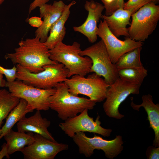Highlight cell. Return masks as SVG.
Here are the masks:
<instances>
[{
	"instance_id": "1",
	"label": "cell",
	"mask_w": 159,
	"mask_h": 159,
	"mask_svg": "<svg viewBox=\"0 0 159 159\" xmlns=\"http://www.w3.org/2000/svg\"><path fill=\"white\" fill-rule=\"evenodd\" d=\"M18 45L14 52L6 54L5 58L31 72H41L44 70V65L57 62L50 59L49 49L44 42H40L37 37L22 39Z\"/></svg>"
},
{
	"instance_id": "2",
	"label": "cell",
	"mask_w": 159,
	"mask_h": 159,
	"mask_svg": "<svg viewBox=\"0 0 159 159\" xmlns=\"http://www.w3.org/2000/svg\"><path fill=\"white\" fill-rule=\"evenodd\" d=\"M55 92L49 98V107L57 112L59 118L65 120L74 117L85 109H93L96 102L90 99L71 94L64 82L55 86Z\"/></svg>"
},
{
	"instance_id": "3",
	"label": "cell",
	"mask_w": 159,
	"mask_h": 159,
	"mask_svg": "<svg viewBox=\"0 0 159 159\" xmlns=\"http://www.w3.org/2000/svg\"><path fill=\"white\" fill-rule=\"evenodd\" d=\"M81 50L80 44L77 42L72 45L60 42L49 49L50 58L63 64L68 70V78L76 74L85 76L90 72L92 62L89 57L81 55Z\"/></svg>"
},
{
	"instance_id": "4",
	"label": "cell",
	"mask_w": 159,
	"mask_h": 159,
	"mask_svg": "<svg viewBox=\"0 0 159 159\" xmlns=\"http://www.w3.org/2000/svg\"><path fill=\"white\" fill-rule=\"evenodd\" d=\"M16 66V80L42 89L54 88L58 83L64 82L69 74L68 70L58 62L44 65V70L37 73L31 72L19 64Z\"/></svg>"
},
{
	"instance_id": "5",
	"label": "cell",
	"mask_w": 159,
	"mask_h": 159,
	"mask_svg": "<svg viewBox=\"0 0 159 159\" xmlns=\"http://www.w3.org/2000/svg\"><path fill=\"white\" fill-rule=\"evenodd\" d=\"M64 82L72 94L77 96L79 94L85 95L96 102H102L105 99L110 86L104 79L94 72L87 77L74 75L70 79L67 78Z\"/></svg>"
},
{
	"instance_id": "6",
	"label": "cell",
	"mask_w": 159,
	"mask_h": 159,
	"mask_svg": "<svg viewBox=\"0 0 159 159\" xmlns=\"http://www.w3.org/2000/svg\"><path fill=\"white\" fill-rule=\"evenodd\" d=\"M132 21L128 28L129 37L143 42L148 39L156 27L159 20V6L150 2L131 16Z\"/></svg>"
},
{
	"instance_id": "7",
	"label": "cell",
	"mask_w": 159,
	"mask_h": 159,
	"mask_svg": "<svg viewBox=\"0 0 159 159\" xmlns=\"http://www.w3.org/2000/svg\"><path fill=\"white\" fill-rule=\"evenodd\" d=\"M6 87L14 96L25 100L29 112L37 110L47 111L50 109L49 99L56 91L55 88L44 89L26 85L18 80L6 82Z\"/></svg>"
},
{
	"instance_id": "8",
	"label": "cell",
	"mask_w": 159,
	"mask_h": 159,
	"mask_svg": "<svg viewBox=\"0 0 159 159\" xmlns=\"http://www.w3.org/2000/svg\"><path fill=\"white\" fill-rule=\"evenodd\" d=\"M78 146L79 153L86 157H90L95 149L101 150L106 157L113 159L121 153L123 149L122 137L117 135L111 140H104L102 137L95 134L92 138L87 136L83 132L77 133L72 138Z\"/></svg>"
},
{
	"instance_id": "9",
	"label": "cell",
	"mask_w": 159,
	"mask_h": 159,
	"mask_svg": "<svg viewBox=\"0 0 159 159\" xmlns=\"http://www.w3.org/2000/svg\"><path fill=\"white\" fill-rule=\"evenodd\" d=\"M80 54L87 56L92 60V64L90 72H93L104 78L110 85L119 76L115 64L111 61L105 45L102 40L81 50Z\"/></svg>"
},
{
	"instance_id": "10",
	"label": "cell",
	"mask_w": 159,
	"mask_h": 159,
	"mask_svg": "<svg viewBox=\"0 0 159 159\" xmlns=\"http://www.w3.org/2000/svg\"><path fill=\"white\" fill-rule=\"evenodd\" d=\"M141 85L119 77L108 89L106 100L103 105L106 114L116 119L124 117V115L119 112L120 105L130 95L139 94Z\"/></svg>"
},
{
	"instance_id": "11",
	"label": "cell",
	"mask_w": 159,
	"mask_h": 159,
	"mask_svg": "<svg viewBox=\"0 0 159 159\" xmlns=\"http://www.w3.org/2000/svg\"><path fill=\"white\" fill-rule=\"evenodd\" d=\"M97 34L103 41L112 62L115 64L122 55L135 48L142 47L143 42L133 40L129 37L122 41L119 39L110 31L105 21H100Z\"/></svg>"
},
{
	"instance_id": "12",
	"label": "cell",
	"mask_w": 159,
	"mask_h": 159,
	"mask_svg": "<svg viewBox=\"0 0 159 159\" xmlns=\"http://www.w3.org/2000/svg\"><path fill=\"white\" fill-rule=\"evenodd\" d=\"M88 109H85L78 115L68 118L60 123L59 126L67 136L72 138L77 133L87 132L109 137L112 132L110 129H106L101 125L100 116L98 115L95 121L88 114Z\"/></svg>"
},
{
	"instance_id": "13",
	"label": "cell",
	"mask_w": 159,
	"mask_h": 159,
	"mask_svg": "<svg viewBox=\"0 0 159 159\" xmlns=\"http://www.w3.org/2000/svg\"><path fill=\"white\" fill-rule=\"evenodd\" d=\"M34 140L21 152L25 159H54L60 152L68 149V144L57 143L35 133Z\"/></svg>"
},
{
	"instance_id": "14",
	"label": "cell",
	"mask_w": 159,
	"mask_h": 159,
	"mask_svg": "<svg viewBox=\"0 0 159 159\" xmlns=\"http://www.w3.org/2000/svg\"><path fill=\"white\" fill-rule=\"evenodd\" d=\"M84 6L88 12L87 17L83 24L73 27V29L85 36L89 42L94 43L97 39V23L101 18L104 7L102 4L93 0L86 1Z\"/></svg>"
},
{
	"instance_id": "15",
	"label": "cell",
	"mask_w": 159,
	"mask_h": 159,
	"mask_svg": "<svg viewBox=\"0 0 159 159\" xmlns=\"http://www.w3.org/2000/svg\"><path fill=\"white\" fill-rule=\"evenodd\" d=\"M66 4L62 0L54 1L52 4H46L39 7L40 17L43 24L35 32V37L44 42L48 36L50 29L62 15Z\"/></svg>"
},
{
	"instance_id": "16",
	"label": "cell",
	"mask_w": 159,
	"mask_h": 159,
	"mask_svg": "<svg viewBox=\"0 0 159 159\" xmlns=\"http://www.w3.org/2000/svg\"><path fill=\"white\" fill-rule=\"evenodd\" d=\"M50 124V121L43 117L40 111L37 110L31 117H23L17 122V125L18 131L34 132L51 140L56 141L48 130Z\"/></svg>"
},
{
	"instance_id": "17",
	"label": "cell",
	"mask_w": 159,
	"mask_h": 159,
	"mask_svg": "<svg viewBox=\"0 0 159 159\" xmlns=\"http://www.w3.org/2000/svg\"><path fill=\"white\" fill-rule=\"evenodd\" d=\"M133 13L131 10L119 9L110 16L102 15L101 18L106 22L111 32L117 37H129L127 26L130 25V18Z\"/></svg>"
},
{
	"instance_id": "18",
	"label": "cell",
	"mask_w": 159,
	"mask_h": 159,
	"mask_svg": "<svg viewBox=\"0 0 159 159\" xmlns=\"http://www.w3.org/2000/svg\"><path fill=\"white\" fill-rule=\"evenodd\" d=\"M131 107L135 110L139 111V109L143 107L148 115L147 119L150 126L154 130L155 137L153 141V145L159 147V104H155L153 101L152 96L148 94L142 97V102L140 105H136L132 101L133 98H131Z\"/></svg>"
},
{
	"instance_id": "19",
	"label": "cell",
	"mask_w": 159,
	"mask_h": 159,
	"mask_svg": "<svg viewBox=\"0 0 159 159\" xmlns=\"http://www.w3.org/2000/svg\"><path fill=\"white\" fill-rule=\"evenodd\" d=\"M76 3L73 0L68 4H66L62 15L51 27L49 34L44 42L49 49L64 39L66 34L65 24L69 16L71 7Z\"/></svg>"
},
{
	"instance_id": "20",
	"label": "cell",
	"mask_w": 159,
	"mask_h": 159,
	"mask_svg": "<svg viewBox=\"0 0 159 159\" xmlns=\"http://www.w3.org/2000/svg\"><path fill=\"white\" fill-rule=\"evenodd\" d=\"M4 137L6 142V144L9 155L16 151L21 152L26 146L30 145L34 140L33 132L26 133L19 131L15 132L12 129Z\"/></svg>"
},
{
	"instance_id": "21",
	"label": "cell",
	"mask_w": 159,
	"mask_h": 159,
	"mask_svg": "<svg viewBox=\"0 0 159 159\" xmlns=\"http://www.w3.org/2000/svg\"><path fill=\"white\" fill-rule=\"evenodd\" d=\"M27 102L24 99H20L18 104L10 112L6 117L4 125L1 129V139L15 124L29 113L26 109Z\"/></svg>"
},
{
	"instance_id": "22",
	"label": "cell",
	"mask_w": 159,
	"mask_h": 159,
	"mask_svg": "<svg viewBox=\"0 0 159 159\" xmlns=\"http://www.w3.org/2000/svg\"><path fill=\"white\" fill-rule=\"evenodd\" d=\"M142 49V47H138L121 56L115 64L118 70L125 68L143 67L140 58Z\"/></svg>"
},
{
	"instance_id": "23",
	"label": "cell",
	"mask_w": 159,
	"mask_h": 159,
	"mask_svg": "<svg viewBox=\"0 0 159 159\" xmlns=\"http://www.w3.org/2000/svg\"><path fill=\"white\" fill-rule=\"evenodd\" d=\"M20 99L5 89L0 90V128L3 120L18 104Z\"/></svg>"
},
{
	"instance_id": "24",
	"label": "cell",
	"mask_w": 159,
	"mask_h": 159,
	"mask_svg": "<svg viewBox=\"0 0 159 159\" xmlns=\"http://www.w3.org/2000/svg\"><path fill=\"white\" fill-rule=\"evenodd\" d=\"M119 77L123 79L141 85L148 75L147 71L143 67L140 68H128L118 70Z\"/></svg>"
},
{
	"instance_id": "25",
	"label": "cell",
	"mask_w": 159,
	"mask_h": 159,
	"mask_svg": "<svg viewBox=\"0 0 159 159\" xmlns=\"http://www.w3.org/2000/svg\"><path fill=\"white\" fill-rule=\"evenodd\" d=\"M105 9V15L110 16L119 9H123L124 0H100Z\"/></svg>"
},
{
	"instance_id": "26",
	"label": "cell",
	"mask_w": 159,
	"mask_h": 159,
	"mask_svg": "<svg viewBox=\"0 0 159 159\" xmlns=\"http://www.w3.org/2000/svg\"><path fill=\"white\" fill-rule=\"evenodd\" d=\"M150 2V0H128L125 2L123 9L131 11L133 13L145 5Z\"/></svg>"
},
{
	"instance_id": "27",
	"label": "cell",
	"mask_w": 159,
	"mask_h": 159,
	"mask_svg": "<svg viewBox=\"0 0 159 159\" xmlns=\"http://www.w3.org/2000/svg\"><path fill=\"white\" fill-rule=\"evenodd\" d=\"M17 72L16 66H14L10 69H6L0 65V72L4 75L6 78V81L11 82L16 80Z\"/></svg>"
},
{
	"instance_id": "28",
	"label": "cell",
	"mask_w": 159,
	"mask_h": 159,
	"mask_svg": "<svg viewBox=\"0 0 159 159\" xmlns=\"http://www.w3.org/2000/svg\"><path fill=\"white\" fill-rule=\"evenodd\" d=\"M146 155L147 159H159V147L149 146L146 150Z\"/></svg>"
},
{
	"instance_id": "29",
	"label": "cell",
	"mask_w": 159,
	"mask_h": 159,
	"mask_svg": "<svg viewBox=\"0 0 159 159\" xmlns=\"http://www.w3.org/2000/svg\"><path fill=\"white\" fill-rule=\"evenodd\" d=\"M41 17L33 16L28 19L29 24L32 26L39 28L43 24V21Z\"/></svg>"
},
{
	"instance_id": "30",
	"label": "cell",
	"mask_w": 159,
	"mask_h": 159,
	"mask_svg": "<svg viewBox=\"0 0 159 159\" xmlns=\"http://www.w3.org/2000/svg\"><path fill=\"white\" fill-rule=\"evenodd\" d=\"M49 0H34L30 5L29 13L31 12L37 7H40L42 5L47 4Z\"/></svg>"
},
{
	"instance_id": "31",
	"label": "cell",
	"mask_w": 159,
	"mask_h": 159,
	"mask_svg": "<svg viewBox=\"0 0 159 159\" xmlns=\"http://www.w3.org/2000/svg\"><path fill=\"white\" fill-rule=\"evenodd\" d=\"M9 155L8 154L6 143H4L2 146V148L0 151V159H2L4 157L9 159Z\"/></svg>"
},
{
	"instance_id": "32",
	"label": "cell",
	"mask_w": 159,
	"mask_h": 159,
	"mask_svg": "<svg viewBox=\"0 0 159 159\" xmlns=\"http://www.w3.org/2000/svg\"><path fill=\"white\" fill-rule=\"evenodd\" d=\"M3 74L0 72V87H4L6 86V81L3 79Z\"/></svg>"
},
{
	"instance_id": "33",
	"label": "cell",
	"mask_w": 159,
	"mask_h": 159,
	"mask_svg": "<svg viewBox=\"0 0 159 159\" xmlns=\"http://www.w3.org/2000/svg\"><path fill=\"white\" fill-rule=\"evenodd\" d=\"M159 0H150V2L155 4L159 2Z\"/></svg>"
},
{
	"instance_id": "34",
	"label": "cell",
	"mask_w": 159,
	"mask_h": 159,
	"mask_svg": "<svg viewBox=\"0 0 159 159\" xmlns=\"http://www.w3.org/2000/svg\"><path fill=\"white\" fill-rule=\"evenodd\" d=\"M5 0H0V5Z\"/></svg>"
},
{
	"instance_id": "35",
	"label": "cell",
	"mask_w": 159,
	"mask_h": 159,
	"mask_svg": "<svg viewBox=\"0 0 159 159\" xmlns=\"http://www.w3.org/2000/svg\"><path fill=\"white\" fill-rule=\"evenodd\" d=\"M1 134V128H0V135Z\"/></svg>"
},
{
	"instance_id": "36",
	"label": "cell",
	"mask_w": 159,
	"mask_h": 159,
	"mask_svg": "<svg viewBox=\"0 0 159 159\" xmlns=\"http://www.w3.org/2000/svg\"><path fill=\"white\" fill-rule=\"evenodd\" d=\"M67 1H69L70 0H67Z\"/></svg>"
}]
</instances>
